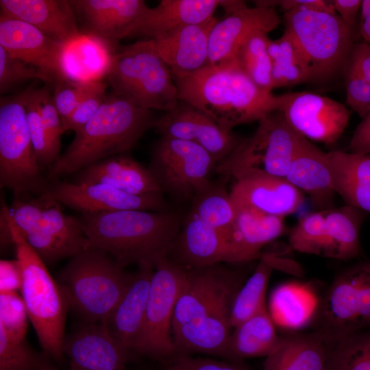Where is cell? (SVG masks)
Returning <instances> with one entry per match:
<instances>
[{"mask_svg":"<svg viewBox=\"0 0 370 370\" xmlns=\"http://www.w3.org/2000/svg\"><path fill=\"white\" fill-rule=\"evenodd\" d=\"M77 219L89 247L106 252L124 268L136 264L155 269L168 256L182 223L172 211L119 210Z\"/></svg>","mask_w":370,"mask_h":370,"instance_id":"1","label":"cell"},{"mask_svg":"<svg viewBox=\"0 0 370 370\" xmlns=\"http://www.w3.org/2000/svg\"><path fill=\"white\" fill-rule=\"evenodd\" d=\"M359 32L365 42H370V17L360 19Z\"/></svg>","mask_w":370,"mask_h":370,"instance_id":"56","label":"cell"},{"mask_svg":"<svg viewBox=\"0 0 370 370\" xmlns=\"http://www.w3.org/2000/svg\"><path fill=\"white\" fill-rule=\"evenodd\" d=\"M222 0H161L148 6L127 33V37L160 38L183 26L202 23L214 16Z\"/></svg>","mask_w":370,"mask_h":370,"instance_id":"24","label":"cell"},{"mask_svg":"<svg viewBox=\"0 0 370 370\" xmlns=\"http://www.w3.org/2000/svg\"><path fill=\"white\" fill-rule=\"evenodd\" d=\"M267 5L275 8L280 6L286 12L295 8H303L308 10L336 12L330 1L323 0H271L267 1Z\"/></svg>","mask_w":370,"mask_h":370,"instance_id":"54","label":"cell"},{"mask_svg":"<svg viewBox=\"0 0 370 370\" xmlns=\"http://www.w3.org/2000/svg\"><path fill=\"white\" fill-rule=\"evenodd\" d=\"M370 17V0H362L360 8V19Z\"/></svg>","mask_w":370,"mask_h":370,"instance_id":"57","label":"cell"},{"mask_svg":"<svg viewBox=\"0 0 370 370\" xmlns=\"http://www.w3.org/2000/svg\"><path fill=\"white\" fill-rule=\"evenodd\" d=\"M281 341L266 307L233 328L230 351L234 361L242 363L244 358L267 357Z\"/></svg>","mask_w":370,"mask_h":370,"instance_id":"33","label":"cell"},{"mask_svg":"<svg viewBox=\"0 0 370 370\" xmlns=\"http://www.w3.org/2000/svg\"><path fill=\"white\" fill-rule=\"evenodd\" d=\"M64 352L70 370H126L130 355L100 323H86L65 338Z\"/></svg>","mask_w":370,"mask_h":370,"instance_id":"23","label":"cell"},{"mask_svg":"<svg viewBox=\"0 0 370 370\" xmlns=\"http://www.w3.org/2000/svg\"><path fill=\"white\" fill-rule=\"evenodd\" d=\"M285 179L306 193L323 210L328 209L336 194L332 177L324 152L301 136Z\"/></svg>","mask_w":370,"mask_h":370,"instance_id":"27","label":"cell"},{"mask_svg":"<svg viewBox=\"0 0 370 370\" xmlns=\"http://www.w3.org/2000/svg\"><path fill=\"white\" fill-rule=\"evenodd\" d=\"M186 268L225 262V238L219 230L187 214L167 257Z\"/></svg>","mask_w":370,"mask_h":370,"instance_id":"28","label":"cell"},{"mask_svg":"<svg viewBox=\"0 0 370 370\" xmlns=\"http://www.w3.org/2000/svg\"><path fill=\"white\" fill-rule=\"evenodd\" d=\"M326 258L349 260L360 252V232L365 212L349 205L324 210Z\"/></svg>","mask_w":370,"mask_h":370,"instance_id":"34","label":"cell"},{"mask_svg":"<svg viewBox=\"0 0 370 370\" xmlns=\"http://www.w3.org/2000/svg\"><path fill=\"white\" fill-rule=\"evenodd\" d=\"M24 94L27 127L38 164L41 169L50 168L60 158V151L43 125L29 88L24 90Z\"/></svg>","mask_w":370,"mask_h":370,"instance_id":"43","label":"cell"},{"mask_svg":"<svg viewBox=\"0 0 370 370\" xmlns=\"http://www.w3.org/2000/svg\"><path fill=\"white\" fill-rule=\"evenodd\" d=\"M284 32L293 40L310 74V83L325 85L342 79L354 45L352 31L336 12L293 9L284 14Z\"/></svg>","mask_w":370,"mask_h":370,"instance_id":"6","label":"cell"},{"mask_svg":"<svg viewBox=\"0 0 370 370\" xmlns=\"http://www.w3.org/2000/svg\"><path fill=\"white\" fill-rule=\"evenodd\" d=\"M330 344L317 332L282 336L263 370H327Z\"/></svg>","mask_w":370,"mask_h":370,"instance_id":"32","label":"cell"},{"mask_svg":"<svg viewBox=\"0 0 370 370\" xmlns=\"http://www.w3.org/2000/svg\"><path fill=\"white\" fill-rule=\"evenodd\" d=\"M292 249L302 254L325 257L327 231L325 211L314 212L301 217L288 236Z\"/></svg>","mask_w":370,"mask_h":370,"instance_id":"42","label":"cell"},{"mask_svg":"<svg viewBox=\"0 0 370 370\" xmlns=\"http://www.w3.org/2000/svg\"><path fill=\"white\" fill-rule=\"evenodd\" d=\"M336 13L343 21L354 32L357 15L361 8V0H332L330 1Z\"/></svg>","mask_w":370,"mask_h":370,"instance_id":"55","label":"cell"},{"mask_svg":"<svg viewBox=\"0 0 370 370\" xmlns=\"http://www.w3.org/2000/svg\"><path fill=\"white\" fill-rule=\"evenodd\" d=\"M0 184L15 194L47 188L29 134L24 91L0 99Z\"/></svg>","mask_w":370,"mask_h":370,"instance_id":"10","label":"cell"},{"mask_svg":"<svg viewBox=\"0 0 370 370\" xmlns=\"http://www.w3.org/2000/svg\"><path fill=\"white\" fill-rule=\"evenodd\" d=\"M188 268L168 257L156 266L141 333L134 352L166 362L177 356L173 336L175 306Z\"/></svg>","mask_w":370,"mask_h":370,"instance_id":"11","label":"cell"},{"mask_svg":"<svg viewBox=\"0 0 370 370\" xmlns=\"http://www.w3.org/2000/svg\"><path fill=\"white\" fill-rule=\"evenodd\" d=\"M106 79L112 92L149 110L167 112L180 101L171 70L151 39L119 47Z\"/></svg>","mask_w":370,"mask_h":370,"instance_id":"7","label":"cell"},{"mask_svg":"<svg viewBox=\"0 0 370 370\" xmlns=\"http://www.w3.org/2000/svg\"><path fill=\"white\" fill-rule=\"evenodd\" d=\"M217 21L212 16L202 23L183 26L151 39L173 77L189 75L209 64L210 34Z\"/></svg>","mask_w":370,"mask_h":370,"instance_id":"22","label":"cell"},{"mask_svg":"<svg viewBox=\"0 0 370 370\" xmlns=\"http://www.w3.org/2000/svg\"><path fill=\"white\" fill-rule=\"evenodd\" d=\"M21 283V271L17 260H1L0 262V292L20 291Z\"/></svg>","mask_w":370,"mask_h":370,"instance_id":"52","label":"cell"},{"mask_svg":"<svg viewBox=\"0 0 370 370\" xmlns=\"http://www.w3.org/2000/svg\"><path fill=\"white\" fill-rule=\"evenodd\" d=\"M350 152L370 153V113L356 127L349 145Z\"/></svg>","mask_w":370,"mask_h":370,"instance_id":"53","label":"cell"},{"mask_svg":"<svg viewBox=\"0 0 370 370\" xmlns=\"http://www.w3.org/2000/svg\"><path fill=\"white\" fill-rule=\"evenodd\" d=\"M107 81L97 82L71 115L62 122L64 131L78 132L95 114L107 97Z\"/></svg>","mask_w":370,"mask_h":370,"instance_id":"49","label":"cell"},{"mask_svg":"<svg viewBox=\"0 0 370 370\" xmlns=\"http://www.w3.org/2000/svg\"><path fill=\"white\" fill-rule=\"evenodd\" d=\"M62 45L33 25L0 12V47L12 56L38 69L50 77L53 84L62 77L60 69Z\"/></svg>","mask_w":370,"mask_h":370,"instance_id":"18","label":"cell"},{"mask_svg":"<svg viewBox=\"0 0 370 370\" xmlns=\"http://www.w3.org/2000/svg\"><path fill=\"white\" fill-rule=\"evenodd\" d=\"M282 260L275 254L263 251L251 276L237 292L231 308L233 328L266 308L265 296L270 277Z\"/></svg>","mask_w":370,"mask_h":370,"instance_id":"36","label":"cell"},{"mask_svg":"<svg viewBox=\"0 0 370 370\" xmlns=\"http://www.w3.org/2000/svg\"><path fill=\"white\" fill-rule=\"evenodd\" d=\"M51 87L46 85L40 88L29 87L30 94L40 115L43 125L57 150L60 149V137L65 132L60 115L54 103Z\"/></svg>","mask_w":370,"mask_h":370,"instance_id":"48","label":"cell"},{"mask_svg":"<svg viewBox=\"0 0 370 370\" xmlns=\"http://www.w3.org/2000/svg\"><path fill=\"white\" fill-rule=\"evenodd\" d=\"M267 51L272 65L273 89L310 82L307 64L286 32L278 39L271 40Z\"/></svg>","mask_w":370,"mask_h":370,"instance_id":"38","label":"cell"},{"mask_svg":"<svg viewBox=\"0 0 370 370\" xmlns=\"http://www.w3.org/2000/svg\"><path fill=\"white\" fill-rule=\"evenodd\" d=\"M217 164L198 145L160 136L153 148L149 169L163 193L178 201H188L211 180Z\"/></svg>","mask_w":370,"mask_h":370,"instance_id":"13","label":"cell"},{"mask_svg":"<svg viewBox=\"0 0 370 370\" xmlns=\"http://www.w3.org/2000/svg\"><path fill=\"white\" fill-rule=\"evenodd\" d=\"M327 370H370V330L353 333L330 345Z\"/></svg>","mask_w":370,"mask_h":370,"instance_id":"41","label":"cell"},{"mask_svg":"<svg viewBox=\"0 0 370 370\" xmlns=\"http://www.w3.org/2000/svg\"><path fill=\"white\" fill-rule=\"evenodd\" d=\"M38 370H57V369L54 367H53L49 362H48V361L46 360L45 357H43V359Z\"/></svg>","mask_w":370,"mask_h":370,"instance_id":"58","label":"cell"},{"mask_svg":"<svg viewBox=\"0 0 370 370\" xmlns=\"http://www.w3.org/2000/svg\"><path fill=\"white\" fill-rule=\"evenodd\" d=\"M154 269L140 267L124 295L101 323L112 338L130 354L141 333Z\"/></svg>","mask_w":370,"mask_h":370,"instance_id":"25","label":"cell"},{"mask_svg":"<svg viewBox=\"0 0 370 370\" xmlns=\"http://www.w3.org/2000/svg\"><path fill=\"white\" fill-rule=\"evenodd\" d=\"M43 357L0 328V370H38Z\"/></svg>","mask_w":370,"mask_h":370,"instance_id":"44","label":"cell"},{"mask_svg":"<svg viewBox=\"0 0 370 370\" xmlns=\"http://www.w3.org/2000/svg\"><path fill=\"white\" fill-rule=\"evenodd\" d=\"M278 107L299 134L326 145L335 143L347 127L351 112L341 103L310 92L280 95Z\"/></svg>","mask_w":370,"mask_h":370,"instance_id":"14","label":"cell"},{"mask_svg":"<svg viewBox=\"0 0 370 370\" xmlns=\"http://www.w3.org/2000/svg\"><path fill=\"white\" fill-rule=\"evenodd\" d=\"M243 283L240 271L219 263L188 268L175 308L173 330L188 323L230 317L234 299Z\"/></svg>","mask_w":370,"mask_h":370,"instance_id":"12","label":"cell"},{"mask_svg":"<svg viewBox=\"0 0 370 370\" xmlns=\"http://www.w3.org/2000/svg\"><path fill=\"white\" fill-rule=\"evenodd\" d=\"M77 184L99 183L134 195L163 193L149 168L123 154L110 157L77 172Z\"/></svg>","mask_w":370,"mask_h":370,"instance_id":"29","label":"cell"},{"mask_svg":"<svg viewBox=\"0 0 370 370\" xmlns=\"http://www.w3.org/2000/svg\"><path fill=\"white\" fill-rule=\"evenodd\" d=\"M132 277L108 254L89 247L71 258L58 284L69 307L86 323H99L110 314Z\"/></svg>","mask_w":370,"mask_h":370,"instance_id":"5","label":"cell"},{"mask_svg":"<svg viewBox=\"0 0 370 370\" xmlns=\"http://www.w3.org/2000/svg\"><path fill=\"white\" fill-rule=\"evenodd\" d=\"M316 328L330 344L370 328V260L338 274L318 307Z\"/></svg>","mask_w":370,"mask_h":370,"instance_id":"9","label":"cell"},{"mask_svg":"<svg viewBox=\"0 0 370 370\" xmlns=\"http://www.w3.org/2000/svg\"><path fill=\"white\" fill-rule=\"evenodd\" d=\"M335 193L347 205L370 212V153L327 152Z\"/></svg>","mask_w":370,"mask_h":370,"instance_id":"31","label":"cell"},{"mask_svg":"<svg viewBox=\"0 0 370 370\" xmlns=\"http://www.w3.org/2000/svg\"><path fill=\"white\" fill-rule=\"evenodd\" d=\"M45 197L42 194L28 201L15 199L9 209L10 218L23 237L34 232L38 227L44 208Z\"/></svg>","mask_w":370,"mask_h":370,"instance_id":"50","label":"cell"},{"mask_svg":"<svg viewBox=\"0 0 370 370\" xmlns=\"http://www.w3.org/2000/svg\"><path fill=\"white\" fill-rule=\"evenodd\" d=\"M230 180L219 175L201 187L191 200L188 215L200 219L220 232L225 238L236 217V208L227 189Z\"/></svg>","mask_w":370,"mask_h":370,"instance_id":"35","label":"cell"},{"mask_svg":"<svg viewBox=\"0 0 370 370\" xmlns=\"http://www.w3.org/2000/svg\"><path fill=\"white\" fill-rule=\"evenodd\" d=\"M234 181L230 193L236 208H248L284 218L304 203L303 193L284 177L249 175Z\"/></svg>","mask_w":370,"mask_h":370,"instance_id":"19","label":"cell"},{"mask_svg":"<svg viewBox=\"0 0 370 370\" xmlns=\"http://www.w3.org/2000/svg\"><path fill=\"white\" fill-rule=\"evenodd\" d=\"M236 210L234 221L225 236V262L245 263L259 260L262 249L283 234L284 218L248 208Z\"/></svg>","mask_w":370,"mask_h":370,"instance_id":"20","label":"cell"},{"mask_svg":"<svg viewBox=\"0 0 370 370\" xmlns=\"http://www.w3.org/2000/svg\"><path fill=\"white\" fill-rule=\"evenodd\" d=\"M154 119L150 110L111 92L50 167L56 179L77 173L103 160L130 151Z\"/></svg>","mask_w":370,"mask_h":370,"instance_id":"3","label":"cell"},{"mask_svg":"<svg viewBox=\"0 0 370 370\" xmlns=\"http://www.w3.org/2000/svg\"><path fill=\"white\" fill-rule=\"evenodd\" d=\"M43 193L82 214L129 210L171 211L162 193L134 195L104 184L56 182Z\"/></svg>","mask_w":370,"mask_h":370,"instance_id":"15","label":"cell"},{"mask_svg":"<svg viewBox=\"0 0 370 370\" xmlns=\"http://www.w3.org/2000/svg\"><path fill=\"white\" fill-rule=\"evenodd\" d=\"M44 208L38 228L27 236H36L62 242L78 254L89 248L86 237L77 217L65 214L60 203L42 193Z\"/></svg>","mask_w":370,"mask_h":370,"instance_id":"39","label":"cell"},{"mask_svg":"<svg viewBox=\"0 0 370 370\" xmlns=\"http://www.w3.org/2000/svg\"><path fill=\"white\" fill-rule=\"evenodd\" d=\"M0 8L1 12L33 25L61 44L81 34L68 0H1Z\"/></svg>","mask_w":370,"mask_h":370,"instance_id":"26","label":"cell"},{"mask_svg":"<svg viewBox=\"0 0 370 370\" xmlns=\"http://www.w3.org/2000/svg\"><path fill=\"white\" fill-rule=\"evenodd\" d=\"M114 53L103 41L81 33L62 45L60 57L61 75L75 82L104 81Z\"/></svg>","mask_w":370,"mask_h":370,"instance_id":"30","label":"cell"},{"mask_svg":"<svg viewBox=\"0 0 370 370\" xmlns=\"http://www.w3.org/2000/svg\"><path fill=\"white\" fill-rule=\"evenodd\" d=\"M95 83L75 82L64 77L55 80L51 86L53 97L62 122L71 115Z\"/></svg>","mask_w":370,"mask_h":370,"instance_id":"47","label":"cell"},{"mask_svg":"<svg viewBox=\"0 0 370 370\" xmlns=\"http://www.w3.org/2000/svg\"><path fill=\"white\" fill-rule=\"evenodd\" d=\"M270 40L265 32L252 34L239 46L234 59L257 86L271 92L272 65L267 51Z\"/></svg>","mask_w":370,"mask_h":370,"instance_id":"40","label":"cell"},{"mask_svg":"<svg viewBox=\"0 0 370 370\" xmlns=\"http://www.w3.org/2000/svg\"><path fill=\"white\" fill-rule=\"evenodd\" d=\"M80 33L105 42L114 52L143 14V0H69Z\"/></svg>","mask_w":370,"mask_h":370,"instance_id":"17","label":"cell"},{"mask_svg":"<svg viewBox=\"0 0 370 370\" xmlns=\"http://www.w3.org/2000/svg\"><path fill=\"white\" fill-rule=\"evenodd\" d=\"M301 136L280 111H274L258 121L254 134L243 138L215 171L233 180L249 175L285 178Z\"/></svg>","mask_w":370,"mask_h":370,"instance_id":"8","label":"cell"},{"mask_svg":"<svg viewBox=\"0 0 370 370\" xmlns=\"http://www.w3.org/2000/svg\"><path fill=\"white\" fill-rule=\"evenodd\" d=\"M32 79H38L51 87L50 77L36 67L12 56L0 47V92L5 93Z\"/></svg>","mask_w":370,"mask_h":370,"instance_id":"45","label":"cell"},{"mask_svg":"<svg viewBox=\"0 0 370 370\" xmlns=\"http://www.w3.org/2000/svg\"><path fill=\"white\" fill-rule=\"evenodd\" d=\"M152 127L161 136L198 145L207 151L217 164L243 138L232 132L223 130L204 112L180 100L173 109L154 120Z\"/></svg>","mask_w":370,"mask_h":370,"instance_id":"16","label":"cell"},{"mask_svg":"<svg viewBox=\"0 0 370 370\" xmlns=\"http://www.w3.org/2000/svg\"><path fill=\"white\" fill-rule=\"evenodd\" d=\"M28 315L18 292H0V328L11 337L23 340Z\"/></svg>","mask_w":370,"mask_h":370,"instance_id":"46","label":"cell"},{"mask_svg":"<svg viewBox=\"0 0 370 370\" xmlns=\"http://www.w3.org/2000/svg\"><path fill=\"white\" fill-rule=\"evenodd\" d=\"M173 80L179 100L200 110L227 132L278 110L280 96L257 86L234 58Z\"/></svg>","mask_w":370,"mask_h":370,"instance_id":"2","label":"cell"},{"mask_svg":"<svg viewBox=\"0 0 370 370\" xmlns=\"http://www.w3.org/2000/svg\"><path fill=\"white\" fill-rule=\"evenodd\" d=\"M280 20L275 8L247 5L226 14L213 26L209 38V64L233 59L239 46L256 32L268 34Z\"/></svg>","mask_w":370,"mask_h":370,"instance_id":"21","label":"cell"},{"mask_svg":"<svg viewBox=\"0 0 370 370\" xmlns=\"http://www.w3.org/2000/svg\"><path fill=\"white\" fill-rule=\"evenodd\" d=\"M162 370H248L243 363L178 355L165 362Z\"/></svg>","mask_w":370,"mask_h":370,"instance_id":"51","label":"cell"},{"mask_svg":"<svg viewBox=\"0 0 370 370\" xmlns=\"http://www.w3.org/2000/svg\"><path fill=\"white\" fill-rule=\"evenodd\" d=\"M1 225L16 248L22 275L21 296L40 344L47 356L62 360L65 356L64 327L69 307L66 299L45 263L14 225L6 206L1 208Z\"/></svg>","mask_w":370,"mask_h":370,"instance_id":"4","label":"cell"},{"mask_svg":"<svg viewBox=\"0 0 370 370\" xmlns=\"http://www.w3.org/2000/svg\"><path fill=\"white\" fill-rule=\"evenodd\" d=\"M342 79L347 103L361 119L370 113V45L355 42L344 66Z\"/></svg>","mask_w":370,"mask_h":370,"instance_id":"37","label":"cell"}]
</instances>
